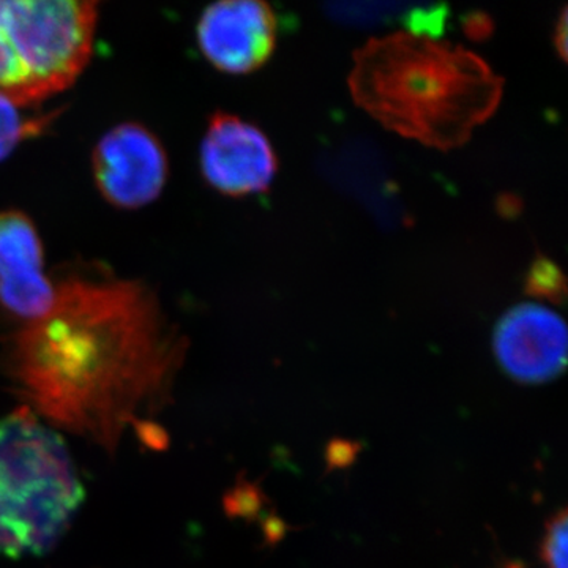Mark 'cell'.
Segmentation results:
<instances>
[{
  "mask_svg": "<svg viewBox=\"0 0 568 568\" xmlns=\"http://www.w3.org/2000/svg\"><path fill=\"white\" fill-rule=\"evenodd\" d=\"M186 342L133 280L69 278L50 312L10 336L3 368L33 414L114 452L129 426L153 448Z\"/></svg>",
  "mask_w": 568,
  "mask_h": 568,
  "instance_id": "6da1fadb",
  "label": "cell"
},
{
  "mask_svg": "<svg viewBox=\"0 0 568 568\" xmlns=\"http://www.w3.org/2000/svg\"><path fill=\"white\" fill-rule=\"evenodd\" d=\"M503 78L459 44L395 32L354 52V100L387 129L433 148L454 149L487 121Z\"/></svg>",
  "mask_w": 568,
  "mask_h": 568,
  "instance_id": "7a4b0ae2",
  "label": "cell"
},
{
  "mask_svg": "<svg viewBox=\"0 0 568 568\" xmlns=\"http://www.w3.org/2000/svg\"><path fill=\"white\" fill-rule=\"evenodd\" d=\"M84 500L65 440L28 406L0 420V556L52 551Z\"/></svg>",
  "mask_w": 568,
  "mask_h": 568,
  "instance_id": "3957f363",
  "label": "cell"
},
{
  "mask_svg": "<svg viewBox=\"0 0 568 568\" xmlns=\"http://www.w3.org/2000/svg\"><path fill=\"white\" fill-rule=\"evenodd\" d=\"M99 3L0 0V93L32 106L69 89L91 59Z\"/></svg>",
  "mask_w": 568,
  "mask_h": 568,
  "instance_id": "277c9868",
  "label": "cell"
},
{
  "mask_svg": "<svg viewBox=\"0 0 568 568\" xmlns=\"http://www.w3.org/2000/svg\"><path fill=\"white\" fill-rule=\"evenodd\" d=\"M92 170L104 200L133 211L162 194L170 164L162 142L151 130L125 122L104 133L95 145Z\"/></svg>",
  "mask_w": 568,
  "mask_h": 568,
  "instance_id": "5b68a950",
  "label": "cell"
},
{
  "mask_svg": "<svg viewBox=\"0 0 568 568\" xmlns=\"http://www.w3.org/2000/svg\"><path fill=\"white\" fill-rule=\"evenodd\" d=\"M201 170L213 189L227 196L267 190L278 160L256 125L227 112H215L201 144Z\"/></svg>",
  "mask_w": 568,
  "mask_h": 568,
  "instance_id": "8992f818",
  "label": "cell"
},
{
  "mask_svg": "<svg viewBox=\"0 0 568 568\" xmlns=\"http://www.w3.org/2000/svg\"><path fill=\"white\" fill-rule=\"evenodd\" d=\"M275 11L260 0H223L204 10L196 36L201 51L216 69L231 74L256 70L276 43Z\"/></svg>",
  "mask_w": 568,
  "mask_h": 568,
  "instance_id": "52a82bcc",
  "label": "cell"
},
{
  "mask_svg": "<svg viewBox=\"0 0 568 568\" xmlns=\"http://www.w3.org/2000/svg\"><path fill=\"white\" fill-rule=\"evenodd\" d=\"M567 325L544 305L508 310L496 325L495 354L508 376L525 384L555 379L567 365Z\"/></svg>",
  "mask_w": 568,
  "mask_h": 568,
  "instance_id": "ba28073f",
  "label": "cell"
},
{
  "mask_svg": "<svg viewBox=\"0 0 568 568\" xmlns=\"http://www.w3.org/2000/svg\"><path fill=\"white\" fill-rule=\"evenodd\" d=\"M54 298L36 224L20 211L0 212V305L28 324L47 315Z\"/></svg>",
  "mask_w": 568,
  "mask_h": 568,
  "instance_id": "9c48e42d",
  "label": "cell"
},
{
  "mask_svg": "<svg viewBox=\"0 0 568 568\" xmlns=\"http://www.w3.org/2000/svg\"><path fill=\"white\" fill-rule=\"evenodd\" d=\"M334 20L353 26H376L399 22L414 36L439 39L448 17L444 3L409 2H339L327 6Z\"/></svg>",
  "mask_w": 568,
  "mask_h": 568,
  "instance_id": "30bf717a",
  "label": "cell"
},
{
  "mask_svg": "<svg viewBox=\"0 0 568 568\" xmlns=\"http://www.w3.org/2000/svg\"><path fill=\"white\" fill-rule=\"evenodd\" d=\"M21 106L0 93V162L7 159L20 142L36 136L43 126L44 119H26Z\"/></svg>",
  "mask_w": 568,
  "mask_h": 568,
  "instance_id": "8fae6325",
  "label": "cell"
},
{
  "mask_svg": "<svg viewBox=\"0 0 568 568\" xmlns=\"http://www.w3.org/2000/svg\"><path fill=\"white\" fill-rule=\"evenodd\" d=\"M526 291L552 304L562 305L567 297L566 276L548 257L538 256L526 276Z\"/></svg>",
  "mask_w": 568,
  "mask_h": 568,
  "instance_id": "7c38bea8",
  "label": "cell"
},
{
  "mask_svg": "<svg viewBox=\"0 0 568 568\" xmlns=\"http://www.w3.org/2000/svg\"><path fill=\"white\" fill-rule=\"evenodd\" d=\"M567 510L549 519L541 541V564L544 568H567L568 528Z\"/></svg>",
  "mask_w": 568,
  "mask_h": 568,
  "instance_id": "4fadbf2b",
  "label": "cell"
},
{
  "mask_svg": "<svg viewBox=\"0 0 568 568\" xmlns=\"http://www.w3.org/2000/svg\"><path fill=\"white\" fill-rule=\"evenodd\" d=\"M465 29L467 36L473 37V39H487L493 31V22L488 14L473 13L466 18Z\"/></svg>",
  "mask_w": 568,
  "mask_h": 568,
  "instance_id": "5bb4252c",
  "label": "cell"
},
{
  "mask_svg": "<svg viewBox=\"0 0 568 568\" xmlns=\"http://www.w3.org/2000/svg\"><path fill=\"white\" fill-rule=\"evenodd\" d=\"M555 43L560 58L567 61V9L562 10L558 24H556Z\"/></svg>",
  "mask_w": 568,
  "mask_h": 568,
  "instance_id": "9a60e30c",
  "label": "cell"
}]
</instances>
